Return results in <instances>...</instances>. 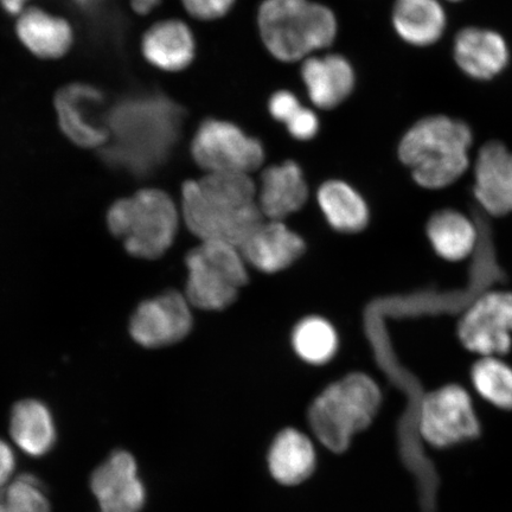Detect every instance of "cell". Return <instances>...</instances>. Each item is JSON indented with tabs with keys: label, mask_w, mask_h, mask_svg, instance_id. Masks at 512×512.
<instances>
[{
	"label": "cell",
	"mask_w": 512,
	"mask_h": 512,
	"mask_svg": "<svg viewBox=\"0 0 512 512\" xmlns=\"http://www.w3.org/2000/svg\"><path fill=\"white\" fill-rule=\"evenodd\" d=\"M16 30L24 46L42 59H60L73 46V29L66 19L41 9L24 11Z\"/></svg>",
	"instance_id": "7402d4cb"
},
{
	"label": "cell",
	"mask_w": 512,
	"mask_h": 512,
	"mask_svg": "<svg viewBox=\"0 0 512 512\" xmlns=\"http://www.w3.org/2000/svg\"><path fill=\"white\" fill-rule=\"evenodd\" d=\"M302 236L288 228L284 221L265 220L240 247L249 265L272 274L292 266L305 252Z\"/></svg>",
	"instance_id": "2e32d148"
},
{
	"label": "cell",
	"mask_w": 512,
	"mask_h": 512,
	"mask_svg": "<svg viewBox=\"0 0 512 512\" xmlns=\"http://www.w3.org/2000/svg\"><path fill=\"white\" fill-rule=\"evenodd\" d=\"M30 0H0L3 10L10 16L22 15Z\"/></svg>",
	"instance_id": "d6a6232c"
},
{
	"label": "cell",
	"mask_w": 512,
	"mask_h": 512,
	"mask_svg": "<svg viewBox=\"0 0 512 512\" xmlns=\"http://www.w3.org/2000/svg\"><path fill=\"white\" fill-rule=\"evenodd\" d=\"M416 428L422 443L441 450L475 440L482 433L471 396L458 384L434 390L419 402Z\"/></svg>",
	"instance_id": "ba28073f"
},
{
	"label": "cell",
	"mask_w": 512,
	"mask_h": 512,
	"mask_svg": "<svg viewBox=\"0 0 512 512\" xmlns=\"http://www.w3.org/2000/svg\"><path fill=\"white\" fill-rule=\"evenodd\" d=\"M471 380L485 401L512 411V367L501 357H482L471 370Z\"/></svg>",
	"instance_id": "4316f807"
},
{
	"label": "cell",
	"mask_w": 512,
	"mask_h": 512,
	"mask_svg": "<svg viewBox=\"0 0 512 512\" xmlns=\"http://www.w3.org/2000/svg\"><path fill=\"white\" fill-rule=\"evenodd\" d=\"M302 79L313 105L334 110L349 98L355 87V72L344 56L313 55L303 61Z\"/></svg>",
	"instance_id": "ac0fdd59"
},
{
	"label": "cell",
	"mask_w": 512,
	"mask_h": 512,
	"mask_svg": "<svg viewBox=\"0 0 512 512\" xmlns=\"http://www.w3.org/2000/svg\"><path fill=\"white\" fill-rule=\"evenodd\" d=\"M188 14L200 21H215L233 9L235 0H182Z\"/></svg>",
	"instance_id": "f1b7e54d"
},
{
	"label": "cell",
	"mask_w": 512,
	"mask_h": 512,
	"mask_svg": "<svg viewBox=\"0 0 512 512\" xmlns=\"http://www.w3.org/2000/svg\"><path fill=\"white\" fill-rule=\"evenodd\" d=\"M107 223L115 238L123 240L128 253L155 260L174 243L179 214L166 192L144 189L115 202L108 210Z\"/></svg>",
	"instance_id": "8992f818"
},
{
	"label": "cell",
	"mask_w": 512,
	"mask_h": 512,
	"mask_svg": "<svg viewBox=\"0 0 512 512\" xmlns=\"http://www.w3.org/2000/svg\"><path fill=\"white\" fill-rule=\"evenodd\" d=\"M267 467L280 485L303 484L316 471V447L307 435L296 428H285L272 441L267 453Z\"/></svg>",
	"instance_id": "d6986e66"
},
{
	"label": "cell",
	"mask_w": 512,
	"mask_h": 512,
	"mask_svg": "<svg viewBox=\"0 0 512 512\" xmlns=\"http://www.w3.org/2000/svg\"><path fill=\"white\" fill-rule=\"evenodd\" d=\"M292 345L303 361L313 366H322L336 355L338 336L328 320L317 316L307 317L294 328Z\"/></svg>",
	"instance_id": "484cf974"
},
{
	"label": "cell",
	"mask_w": 512,
	"mask_h": 512,
	"mask_svg": "<svg viewBox=\"0 0 512 512\" xmlns=\"http://www.w3.org/2000/svg\"><path fill=\"white\" fill-rule=\"evenodd\" d=\"M191 155L207 174L251 176L265 162L260 140L248 136L238 125L220 119L204 120L198 127Z\"/></svg>",
	"instance_id": "9c48e42d"
},
{
	"label": "cell",
	"mask_w": 512,
	"mask_h": 512,
	"mask_svg": "<svg viewBox=\"0 0 512 512\" xmlns=\"http://www.w3.org/2000/svg\"><path fill=\"white\" fill-rule=\"evenodd\" d=\"M309 200V187L302 168L293 160L268 166L262 171L258 206L268 221H284Z\"/></svg>",
	"instance_id": "e0dca14e"
},
{
	"label": "cell",
	"mask_w": 512,
	"mask_h": 512,
	"mask_svg": "<svg viewBox=\"0 0 512 512\" xmlns=\"http://www.w3.org/2000/svg\"><path fill=\"white\" fill-rule=\"evenodd\" d=\"M143 54L152 66L181 72L195 59V37L188 25L177 19L159 22L146 31Z\"/></svg>",
	"instance_id": "ffe728a7"
},
{
	"label": "cell",
	"mask_w": 512,
	"mask_h": 512,
	"mask_svg": "<svg viewBox=\"0 0 512 512\" xmlns=\"http://www.w3.org/2000/svg\"><path fill=\"white\" fill-rule=\"evenodd\" d=\"M104 94L83 83H73L56 94L55 107L59 124L73 143L82 147L105 146L110 140L107 117H101Z\"/></svg>",
	"instance_id": "7c38bea8"
},
{
	"label": "cell",
	"mask_w": 512,
	"mask_h": 512,
	"mask_svg": "<svg viewBox=\"0 0 512 512\" xmlns=\"http://www.w3.org/2000/svg\"><path fill=\"white\" fill-rule=\"evenodd\" d=\"M0 512H50V505L40 480L24 475L8 489L0 491Z\"/></svg>",
	"instance_id": "83f0119b"
},
{
	"label": "cell",
	"mask_w": 512,
	"mask_h": 512,
	"mask_svg": "<svg viewBox=\"0 0 512 512\" xmlns=\"http://www.w3.org/2000/svg\"><path fill=\"white\" fill-rule=\"evenodd\" d=\"M185 294L168 291L146 300L133 313L130 334L144 348L169 347L183 341L192 329V313Z\"/></svg>",
	"instance_id": "8fae6325"
},
{
	"label": "cell",
	"mask_w": 512,
	"mask_h": 512,
	"mask_svg": "<svg viewBox=\"0 0 512 512\" xmlns=\"http://www.w3.org/2000/svg\"><path fill=\"white\" fill-rule=\"evenodd\" d=\"M75 2H78L80 4H91L95 2V0H75Z\"/></svg>",
	"instance_id": "e575fe53"
},
{
	"label": "cell",
	"mask_w": 512,
	"mask_h": 512,
	"mask_svg": "<svg viewBox=\"0 0 512 512\" xmlns=\"http://www.w3.org/2000/svg\"><path fill=\"white\" fill-rule=\"evenodd\" d=\"M286 128L292 138L299 140V142H309L319 132V119L315 111L304 107Z\"/></svg>",
	"instance_id": "4dcf8cb0"
},
{
	"label": "cell",
	"mask_w": 512,
	"mask_h": 512,
	"mask_svg": "<svg viewBox=\"0 0 512 512\" xmlns=\"http://www.w3.org/2000/svg\"><path fill=\"white\" fill-rule=\"evenodd\" d=\"M182 215L190 232L202 242L238 248L265 221L253 178L239 174H207L185 182Z\"/></svg>",
	"instance_id": "7a4b0ae2"
},
{
	"label": "cell",
	"mask_w": 512,
	"mask_h": 512,
	"mask_svg": "<svg viewBox=\"0 0 512 512\" xmlns=\"http://www.w3.org/2000/svg\"><path fill=\"white\" fill-rule=\"evenodd\" d=\"M392 22L401 40L425 48L443 37L447 15L439 0H395Z\"/></svg>",
	"instance_id": "44dd1931"
},
{
	"label": "cell",
	"mask_w": 512,
	"mask_h": 512,
	"mask_svg": "<svg viewBox=\"0 0 512 512\" xmlns=\"http://www.w3.org/2000/svg\"><path fill=\"white\" fill-rule=\"evenodd\" d=\"M240 248L222 242H202L185 258L188 281L185 297L191 306L221 311L232 305L248 283Z\"/></svg>",
	"instance_id": "52a82bcc"
},
{
	"label": "cell",
	"mask_w": 512,
	"mask_h": 512,
	"mask_svg": "<svg viewBox=\"0 0 512 512\" xmlns=\"http://www.w3.org/2000/svg\"><path fill=\"white\" fill-rule=\"evenodd\" d=\"M258 27L268 53L287 63L304 61L330 47L338 31L334 11L311 0H264Z\"/></svg>",
	"instance_id": "277c9868"
},
{
	"label": "cell",
	"mask_w": 512,
	"mask_h": 512,
	"mask_svg": "<svg viewBox=\"0 0 512 512\" xmlns=\"http://www.w3.org/2000/svg\"><path fill=\"white\" fill-rule=\"evenodd\" d=\"M16 466L15 454L8 444L0 440V488L8 482Z\"/></svg>",
	"instance_id": "1f68e13d"
},
{
	"label": "cell",
	"mask_w": 512,
	"mask_h": 512,
	"mask_svg": "<svg viewBox=\"0 0 512 512\" xmlns=\"http://www.w3.org/2000/svg\"><path fill=\"white\" fill-rule=\"evenodd\" d=\"M10 433L15 443L32 457L46 456L56 443L53 415L37 400H23L12 409Z\"/></svg>",
	"instance_id": "cb8c5ba5"
},
{
	"label": "cell",
	"mask_w": 512,
	"mask_h": 512,
	"mask_svg": "<svg viewBox=\"0 0 512 512\" xmlns=\"http://www.w3.org/2000/svg\"><path fill=\"white\" fill-rule=\"evenodd\" d=\"M160 3V0H131L132 8L140 15L149 14Z\"/></svg>",
	"instance_id": "836d02e7"
},
{
	"label": "cell",
	"mask_w": 512,
	"mask_h": 512,
	"mask_svg": "<svg viewBox=\"0 0 512 512\" xmlns=\"http://www.w3.org/2000/svg\"><path fill=\"white\" fill-rule=\"evenodd\" d=\"M91 488L101 512H142L144 508L145 486L136 460L125 451L114 452L94 471Z\"/></svg>",
	"instance_id": "4fadbf2b"
},
{
	"label": "cell",
	"mask_w": 512,
	"mask_h": 512,
	"mask_svg": "<svg viewBox=\"0 0 512 512\" xmlns=\"http://www.w3.org/2000/svg\"><path fill=\"white\" fill-rule=\"evenodd\" d=\"M381 402L376 382L366 374L354 373L323 390L313 401L307 420L320 444L342 454L357 433L373 424Z\"/></svg>",
	"instance_id": "5b68a950"
},
{
	"label": "cell",
	"mask_w": 512,
	"mask_h": 512,
	"mask_svg": "<svg viewBox=\"0 0 512 512\" xmlns=\"http://www.w3.org/2000/svg\"><path fill=\"white\" fill-rule=\"evenodd\" d=\"M447 2L458 3V2H462V0H447Z\"/></svg>",
	"instance_id": "d590c367"
},
{
	"label": "cell",
	"mask_w": 512,
	"mask_h": 512,
	"mask_svg": "<svg viewBox=\"0 0 512 512\" xmlns=\"http://www.w3.org/2000/svg\"><path fill=\"white\" fill-rule=\"evenodd\" d=\"M453 57L460 70L469 78L489 81L508 67L510 50L499 32L466 27L454 37Z\"/></svg>",
	"instance_id": "9a60e30c"
},
{
	"label": "cell",
	"mask_w": 512,
	"mask_h": 512,
	"mask_svg": "<svg viewBox=\"0 0 512 512\" xmlns=\"http://www.w3.org/2000/svg\"><path fill=\"white\" fill-rule=\"evenodd\" d=\"M465 349L482 357H502L512 347V292L492 291L471 304L460 319Z\"/></svg>",
	"instance_id": "30bf717a"
},
{
	"label": "cell",
	"mask_w": 512,
	"mask_h": 512,
	"mask_svg": "<svg viewBox=\"0 0 512 512\" xmlns=\"http://www.w3.org/2000/svg\"><path fill=\"white\" fill-rule=\"evenodd\" d=\"M427 236L434 252L441 258L457 262L475 251L478 230L469 217L453 209H443L431 216Z\"/></svg>",
	"instance_id": "d4e9b609"
},
{
	"label": "cell",
	"mask_w": 512,
	"mask_h": 512,
	"mask_svg": "<svg viewBox=\"0 0 512 512\" xmlns=\"http://www.w3.org/2000/svg\"><path fill=\"white\" fill-rule=\"evenodd\" d=\"M303 107L297 95L285 91V89L275 92L268 101V112H270L271 117L285 126L296 117Z\"/></svg>",
	"instance_id": "f546056e"
},
{
	"label": "cell",
	"mask_w": 512,
	"mask_h": 512,
	"mask_svg": "<svg viewBox=\"0 0 512 512\" xmlns=\"http://www.w3.org/2000/svg\"><path fill=\"white\" fill-rule=\"evenodd\" d=\"M317 201L326 221L337 232L355 234L367 228L368 204L350 184L338 179L323 183L318 189Z\"/></svg>",
	"instance_id": "603a6c76"
},
{
	"label": "cell",
	"mask_w": 512,
	"mask_h": 512,
	"mask_svg": "<svg viewBox=\"0 0 512 512\" xmlns=\"http://www.w3.org/2000/svg\"><path fill=\"white\" fill-rule=\"evenodd\" d=\"M184 111L163 94L133 96L108 112L110 140L102 157L132 175L151 174L171 156L181 138Z\"/></svg>",
	"instance_id": "6da1fadb"
},
{
	"label": "cell",
	"mask_w": 512,
	"mask_h": 512,
	"mask_svg": "<svg viewBox=\"0 0 512 512\" xmlns=\"http://www.w3.org/2000/svg\"><path fill=\"white\" fill-rule=\"evenodd\" d=\"M473 132L464 120L430 115L409 128L399 145L401 162L421 188L450 187L470 168Z\"/></svg>",
	"instance_id": "3957f363"
},
{
	"label": "cell",
	"mask_w": 512,
	"mask_h": 512,
	"mask_svg": "<svg viewBox=\"0 0 512 512\" xmlns=\"http://www.w3.org/2000/svg\"><path fill=\"white\" fill-rule=\"evenodd\" d=\"M473 192L485 213L496 217L512 214V151L507 145L490 140L480 147Z\"/></svg>",
	"instance_id": "5bb4252c"
}]
</instances>
